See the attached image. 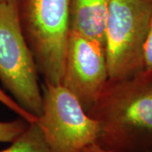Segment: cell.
Masks as SVG:
<instances>
[{
	"instance_id": "cell-1",
	"label": "cell",
	"mask_w": 152,
	"mask_h": 152,
	"mask_svg": "<svg viewBox=\"0 0 152 152\" xmlns=\"http://www.w3.org/2000/svg\"><path fill=\"white\" fill-rule=\"evenodd\" d=\"M88 114L99 125L96 145L110 152H152V75L108 80Z\"/></svg>"
},
{
	"instance_id": "cell-2",
	"label": "cell",
	"mask_w": 152,
	"mask_h": 152,
	"mask_svg": "<svg viewBox=\"0 0 152 152\" xmlns=\"http://www.w3.org/2000/svg\"><path fill=\"white\" fill-rule=\"evenodd\" d=\"M70 0H18L22 31L46 85H62Z\"/></svg>"
},
{
	"instance_id": "cell-3",
	"label": "cell",
	"mask_w": 152,
	"mask_h": 152,
	"mask_svg": "<svg viewBox=\"0 0 152 152\" xmlns=\"http://www.w3.org/2000/svg\"><path fill=\"white\" fill-rule=\"evenodd\" d=\"M38 75L22 31L18 0L0 2V81L17 103L37 118L43 107Z\"/></svg>"
},
{
	"instance_id": "cell-4",
	"label": "cell",
	"mask_w": 152,
	"mask_h": 152,
	"mask_svg": "<svg viewBox=\"0 0 152 152\" xmlns=\"http://www.w3.org/2000/svg\"><path fill=\"white\" fill-rule=\"evenodd\" d=\"M152 0H110L106 26L109 80L127 79L143 69Z\"/></svg>"
},
{
	"instance_id": "cell-5",
	"label": "cell",
	"mask_w": 152,
	"mask_h": 152,
	"mask_svg": "<svg viewBox=\"0 0 152 152\" xmlns=\"http://www.w3.org/2000/svg\"><path fill=\"white\" fill-rule=\"evenodd\" d=\"M42 113L37 124L50 152H80L96 145L99 125L63 85H43Z\"/></svg>"
},
{
	"instance_id": "cell-6",
	"label": "cell",
	"mask_w": 152,
	"mask_h": 152,
	"mask_svg": "<svg viewBox=\"0 0 152 152\" xmlns=\"http://www.w3.org/2000/svg\"><path fill=\"white\" fill-rule=\"evenodd\" d=\"M108 80L105 46L70 31L62 85L79 100L87 113Z\"/></svg>"
},
{
	"instance_id": "cell-7",
	"label": "cell",
	"mask_w": 152,
	"mask_h": 152,
	"mask_svg": "<svg viewBox=\"0 0 152 152\" xmlns=\"http://www.w3.org/2000/svg\"><path fill=\"white\" fill-rule=\"evenodd\" d=\"M110 0H70V31L105 46Z\"/></svg>"
},
{
	"instance_id": "cell-8",
	"label": "cell",
	"mask_w": 152,
	"mask_h": 152,
	"mask_svg": "<svg viewBox=\"0 0 152 152\" xmlns=\"http://www.w3.org/2000/svg\"><path fill=\"white\" fill-rule=\"evenodd\" d=\"M0 152H50L43 132L37 122L30 123L26 130Z\"/></svg>"
},
{
	"instance_id": "cell-9",
	"label": "cell",
	"mask_w": 152,
	"mask_h": 152,
	"mask_svg": "<svg viewBox=\"0 0 152 152\" xmlns=\"http://www.w3.org/2000/svg\"><path fill=\"white\" fill-rule=\"evenodd\" d=\"M30 123L22 118L13 121H0V143H11L16 140Z\"/></svg>"
},
{
	"instance_id": "cell-10",
	"label": "cell",
	"mask_w": 152,
	"mask_h": 152,
	"mask_svg": "<svg viewBox=\"0 0 152 152\" xmlns=\"http://www.w3.org/2000/svg\"><path fill=\"white\" fill-rule=\"evenodd\" d=\"M0 103L5 106L7 108H9L13 113L17 114L20 118H24L29 123L37 122L38 118L34 116L31 113L27 112L26 109L23 108L20 105L17 103L16 101L14 98L10 96V95H8L1 88H0Z\"/></svg>"
},
{
	"instance_id": "cell-11",
	"label": "cell",
	"mask_w": 152,
	"mask_h": 152,
	"mask_svg": "<svg viewBox=\"0 0 152 152\" xmlns=\"http://www.w3.org/2000/svg\"><path fill=\"white\" fill-rule=\"evenodd\" d=\"M142 71L152 75V16L144 45Z\"/></svg>"
},
{
	"instance_id": "cell-12",
	"label": "cell",
	"mask_w": 152,
	"mask_h": 152,
	"mask_svg": "<svg viewBox=\"0 0 152 152\" xmlns=\"http://www.w3.org/2000/svg\"><path fill=\"white\" fill-rule=\"evenodd\" d=\"M80 152H110L104 150L100 146H98L97 145H92L90 146H87L81 150Z\"/></svg>"
},
{
	"instance_id": "cell-13",
	"label": "cell",
	"mask_w": 152,
	"mask_h": 152,
	"mask_svg": "<svg viewBox=\"0 0 152 152\" xmlns=\"http://www.w3.org/2000/svg\"><path fill=\"white\" fill-rule=\"evenodd\" d=\"M4 1H7V0H0V2H4Z\"/></svg>"
}]
</instances>
